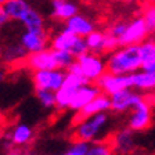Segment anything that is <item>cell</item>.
<instances>
[{"label": "cell", "mask_w": 155, "mask_h": 155, "mask_svg": "<svg viewBox=\"0 0 155 155\" xmlns=\"http://www.w3.org/2000/svg\"><path fill=\"white\" fill-rule=\"evenodd\" d=\"M107 71L115 75H126L141 69L139 45L137 46H120L115 51L105 57Z\"/></svg>", "instance_id": "1"}, {"label": "cell", "mask_w": 155, "mask_h": 155, "mask_svg": "<svg viewBox=\"0 0 155 155\" xmlns=\"http://www.w3.org/2000/svg\"><path fill=\"white\" fill-rule=\"evenodd\" d=\"M108 123H110L108 112H100L93 116H89V118L74 125L72 140L74 141H84L89 144L97 141V140H103L101 134L104 133Z\"/></svg>", "instance_id": "2"}, {"label": "cell", "mask_w": 155, "mask_h": 155, "mask_svg": "<svg viewBox=\"0 0 155 155\" xmlns=\"http://www.w3.org/2000/svg\"><path fill=\"white\" fill-rule=\"evenodd\" d=\"M155 105V93L144 94L133 107L127 116V127L133 132H145L152 126V108Z\"/></svg>", "instance_id": "3"}, {"label": "cell", "mask_w": 155, "mask_h": 155, "mask_svg": "<svg viewBox=\"0 0 155 155\" xmlns=\"http://www.w3.org/2000/svg\"><path fill=\"white\" fill-rule=\"evenodd\" d=\"M50 48L53 50H65L69 51L75 58L83 55L89 51L86 43V38H81L74 33L68 32L61 28V31L55 32L50 38Z\"/></svg>", "instance_id": "4"}, {"label": "cell", "mask_w": 155, "mask_h": 155, "mask_svg": "<svg viewBox=\"0 0 155 155\" xmlns=\"http://www.w3.org/2000/svg\"><path fill=\"white\" fill-rule=\"evenodd\" d=\"M86 83H89V82L82 75L67 71L64 83L60 87V90L55 91V108L54 110L60 111V112L69 110V105H71V101L74 98L75 93L78 91L79 87Z\"/></svg>", "instance_id": "5"}, {"label": "cell", "mask_w": 155, "mask_h": 155, "mask_svg": "<svg viewBox=\"0 0 155 155\" xmlns=\"http://www.w3.org/2000/svg\"><path fill=\"white\" fill-rule=\"evenodd\" d=\"M76 61L81 67L83 78L89 83H96L97 79L107 72V64L104 55L87 51L83 55L78 57Z\"/></svg>", "instance_id": "6"}, {"label": "cell", "mask_w": 155, "mask_h": 155, "mask_svg": "<svg viewBox=\"0 0 155 155\" xmlns=\"http://www.w3.org/2000/svg\"><path fill=\"white\" fill-rule=\"evenodd\" d=\"M67 71L55 68V69H43V71H35L31 75L32 83L35 90H51L57 91L62 86L65 81Z\"/></svg>", "instance_id": "7"}, {"label": "cell", "mask_w": 155, "mask_h": 155, "mask_svg": "<svg viewBox=\"0 0 155 155\" xmlns=\"http://www.w3.org/2000/svg\"><path fill=\"white\" fill-rule=\"evenodd\" d=\"M136 132H133L130 127H120L115 133L108 137V143L111 144L115 155H132L137 148L136 143Z\"/></svg>", "instance_id": "8"}, {"label": "cell", "mask_w": 155, "mask_h": 155, "mask_svg": "<svg viewBox=\"0 0 155 155\" xmlns=\"http://www.w3.org/2000/svg\"><path fill=\"white\" fill-rule=\"evenodd\" d=\"M150 33L147 25L144 22L143 15H137L127 21V26H126L123 35L119 38V45L120 46H137L143 43L145 39H148Z\"/></svg>", "instance_id": "9"}, {"label": "cell", "mask_w": 155, "mask_h": 155, "mask_svg": "<svg viewBox=\"0 0 155 155\" xmlns=\"http://www.w3.org/2000/svg\"><path fill=\"white\" fill-rule=\"evenodd\" d=\"M96 84L100 87L101 93H105L108 96L118 93V91L132 89V76L130 74L126 75H115L107 71L97 79Z\"/></svg>", "instance_id": "10"}, {"label": "cell", "mask_w": 155, "mask_h": 155, "mask_svg": "<svg viewBox=\"0 0 155 155\" xmlns=\"http://www.w3.org/2000/svg\"><path fill=\"white\" fill-rule=\"evenodd\" d=\"M50 38L48 31H25L19 35L18 42L22 45V47L26 50V53H36L40 50L50 47Z\"/></svg>", "instance_id": "11"}, {"label": "cell", "mask_w": 155, "mask_h": 155, "mask_svg": "<svg viewBox=\"0 0 155 155\" xmlns=\"http://www.w3.org/2000/svg\"><path fill=\"white\" fill-rule=\"evenodd\" d=\"M24 64L32 72L43 71V69H55L57 61H55L54 50L48 47L36 53H29L24 60Z\"/></svg>", "instance_id": "12"}, {"label": "cell", "mask_w": 155, "mask_h": 155, "mask_svg": "<svg viewBox=\"0 0 155 155\" xmlns=\"http://www.w3.org/2000/svg\"><path fill=\"white\" fill-rule=\"evenodd\" d=\"M111 97V111L115 114H126L132 110L136 104L141 100L144 94L139 91H133L132 89L118 91Z\"/></svg>", "instance_id": "13"}, {"label": "cell", "mask_w": 155, "mask_h": 155, "mask_svg": "<svg viewBox=\"0 0 155 155\" xmlns=\"http://www.w3.org/2000/svg\"><path fill=\"white\" fill-rule=\"evenodd\" d=\"M108 111H111V97L105 93H100L97 97H94L87 105H84L81 111L75 112L74 125L89 118V116H93L100 112H108Z\"/></svg>", "instance_id": "14"}, {"label": "cell", "mask_w": 155, "mask_h": 155, "mask_svg": "<svg viewBox=\"0 0 155 155\" xmlns=\"http://www.w3.org/2000/svg\"><path fill=\"white\" fill-rule=\"evenodd\" d=\"M62 29L68 31V32L74 33L76 36L81 38H86L89 36L91 32H94L97 29V25L90 17L84 15V14H76L72 18H69L68 21H65L62 24Z\"/></svg>", "instance_id": "15"}, {"label": "cell", "mask_w": 155, "mask_h": 155, "mask_svg": "<svg viewBox=\"0 0 155 155\" xmlns=\"http://www.w3.org/2000/svg\"><path fill=\"white\" fill-rule=\"evenodd\" d=\"M50 17L54 21L64 24L74 15L79 14V3L75 0H51L50 2Z\"/></svg>", "instance_id": "16"}, {"label": "cell", "mask_w": 155, "mask_h": 155, "mask_svg": "<svg viewBox=\"0 0 155 155\" xmlns=\"http://www.w3.org/2000/svg\"><path fill=\"white\" fill-rule=\"evenodd\" d=\"M100 93H101L100 87L97 86L96 83H86L83 86H81L78 89L76 93H75L74 98H72L71 105H69V111H74V112L81 111L84 105H87L94 97H97Z\"/></svg>", "instance_id": "17"}, {"label": "cell", "mask_w": 155, "mask_h": 155, "mask_svg": "<svg viewBox=\"0 0 155 155\" xmlns=\"http://www.w3.org/2000/svg\"><path fill=\"white\" fill-rule=\"evenodd\" d=\"M35 137V132L29 125L26 123H17L11 127V130L7 134V140H8L10 145L13 144L15 147H24L28 145L29 143Z\"/></svg>", "instance_id": "18"}, {"label": "cell", "mask_w": 155, "mask_h": 155, "mask_svg": "<svg viewBox=\"0 0 155 155\" xmlns=\"http://www.w3.org/2000/svg\"><path fill=\"white\" fill-rule=\"evenodd\" d=\"M26 55L28 53L19 42L2 46L0 48V61L6 65H15L18 62H24Z\"/></svg>", "instance_id": "19"}, {"label": "cell", "mask_w": 155, "mask_h": 155, "mask_svg": "<svg viewBox=\"0 0 155 155\" xmlns=\"http://www.w3.org/2000/svg\"><path fill=\"white\" fill-rule=\"evenodd\" d=\"M130 76H132V89L147 91V93L155 91V72L139 69L130 74Z\"/></svg>", "instance_id": "20"}, {"label": "cell", "mask_w": 155, "mask_h": 155, "mask_svg": "<svg viewBox=\"0 0 155 155\" xmlns=\"http://www.w3.org/2000/svg\"><path fill=\"white\" fill-rule=\"evenodd\" d=\"M3 6L6 8L7 14H8L10 19L11 21H18V22L25 17V14L32 7L28 0H8Z\"/></svg>", "instance_id": "21"}, {"label": "cell", "mask_w": 155, "mask_h": 155, "mask_svg": "<svg viewBox=\"0 0 155 155\" xmlns=\"http://www.w3.org/2000/svg\"><path fill=\"white\" fill-rule=\"evenodd\" d=\"M19 22L22 24L25 31H45V29H47L46 28L45 17L33 7L29 8V11L25 14V17Z\"/></svg>", "instance_id": "22"}, {"label": "cell", "mask_w": 155, "mask_h": 155, "mask_svg": "<svg viewBox=\"0 0 155 155\" xmlns=\"http://www.w3.org/2000/svg\"><path fill=\"white\" fill-rule=\"evenodd\" d=\"M104 38H105V31H100V29H96L89 36H86L89 51L94 54L105 55L104 54Z\"/></svg>", "instance_id": "23"}, {"label": "cell", "mask_w": 155, "mask_h": 155, "mask_svg": "<svg viewBox=\"0 0 155 155\" xmlns=\"http://www.w3.org/2000/svg\"><path fill=\"white\" fill-rule=\"evenodd\" d=\"M87 155H115L111 144L108 143L107 139L97 140L94 143H90Z\"/></svg>", "instance_id": "24"}, {"label": "cell", "mask_w": 155, "mask_h": 155, "mask_svg": "<svg viewBox=\"0 0 155 155\" xmlns=\"http://www.w3.org/2000/svg\"><path fill=\"white\" fill-rule=\"evenodd\" d=\"M35 97L45 110H54L55 108V91L35 90Z\"/></svg>", "instance_id": "25"}, {"label": "cell", "mask_w": 155, "mask_h": 155, "mask_svg": "<svg viewBox=\"0 0 155 155\" xmlns=\"http://www.w3.org/2000/svg\"><path fill=\"white\" fill-rule=\"evenodd\" d=\"M54 55H55V61H57V68L64 69V71H67L76 60L71 53L65 51V50H54Z\"/></svg>", "instance_id": "26"}, {"label": "cell", "mask_w": 155, "mask_h": 155, "mask_svg": "<svg viewBox=\"0 0 155 155\" xmlns=\"http://www.w3.org/2000/svg\"><path fill=\"white\" fill-rule=\"evenodd\" d=\"M143 18L147 25L150 35H155V4H144L143 8Z\"/></svg>", "instance_id": "27"}, {"label": "cell", "mask_w": 155, "mask_h": 155, "mask_svg": "<svg viewBox=\"0 0 155 155\" xmlns=\"http://www.w3.org/2000/svg\"><path fill=\"white\" fill-rule=\"evenodd\" d=\"M90 144L84 141H72V144L60 155H87Z\"/></svg>", "instance_id": "28"}, {"label": "cell", "mask_w": 155, "mask_h": 155, "mask_svg": "<svg viewBox=\"0 0 155 155\" xmlns=\"http://www.w3.org/2000/svg\"><path fill=\"white\" fill-rule=\"evenodd\" d=\"M126 26H127V21H125V19H118V21L112 22L108 28L105 29V32L108 33V35L114 36V38L119 39L120 36L123 35V32H125Z\"/></svg>", "instance_id": "29"}, {"label": "cell", "mask_w": 155, "mask_h": 155, "mask_svg": "<svg viewBox=\"0 0 155 155\" xmlns=\"http://www.w3.org/2000/svg\"><path fill=\"white\" fill-rule=\"evenodd\" d=\"M119 39L118 38H114V36L108 35L105 32V38H104V54H110V53L115 51L116 48H119Z\"/></svg>", "instance_id": "30"}, {"label": "cell", "mask_w": 155, "mask_h": 155, "mask_svg": "<svg viewBox=\"0 0 155 155\" xmlns=\"http://www.w3.org/2000/svg\"><path fill=\"white\" fill-rule=\"evenodd\" d=\"M141 69L148 72H155V54L141 61Z\"/></svg>", "instance_id": "31"}, {"label": "cell", "mask_w": 155, "mask_h": 155, "mask_svg": "<svg viewBox=\"0 0 155 155\" xmlns=\"http://www.w3.org/2000/svg\"><path fill=\"white\" fill-rule=\"evenodd\" d=\"M10 17H8V14H7V11H6V8H4V6L3 4H0V29H3L4 26H7L10 24Z\"/></svg>", "instance_id": "32"}, {"label": "cell", "mask_w": 155, "mask_h": 155, "mask_svg": "<svg viewBox=\"0 0 155 155\" xmlns=\"http://www.w3.org/2000/svg\"><path fill=\"white\" fill-rule=\"evenodd\" d=\"M6 122H7L6 115H4L3 111H0V132L3 130V127H4V125H6Z\"/></svg>", "instance_id": "33"}, {"label": "cell", "mask_w": 155, "mask_h": 155, "mask_svg": "<svg viewBox=\"0 0 155 155\" xmlns=\"http://www.w3.org/2000/svg\"><path fill=\"white\" fill-rule=\"evenodd\" d=\"M4 155H25V154H24L21 150H10V151Z\"/></svg>", "instance_id": "34"}, {"label": "cell", "mask_w": 155, "mask_h": 155, "mask_svg": "<svg viewBox=\"0 0 155 155\" xmlns=\"http://www.w3.org/2000/svg\"><path fill=\"white\" fill-rule=\"evenodd\" d=\"M4 79H6V71H4L3 68L0 67V84L4 82Z\"/></svg>", "instance_id": "35"}, {"label": "cell", "mask_w": 155, "mask_h": 155, "mask_svg": "<svg viewBox=\"0 0 155 155\" xmlns=\"http://www.w3.org/2000/svg\"><path fill=\"white\" fill-rule=\"evenodd\" d=\"M144 4H155V0H143Z\"/></svg>", "instance_id": "36"}, {"label": "cell", "mask_w": 155, "mask_h": 155, "mask_svg": "<svg viewBox=\"0 0 155 155\" xmlns=\"http://www.w3.org/2000/svg\"><path fill=\"white\" fill-rule=\"evenodd\" d=\"M112 2H123V3H129V2H133V0H112Z\"/></svg>", "instance_id": "37"}, {"label": "cell", "mask_w": 155, "mask_h": 155, "mask_svg": "<svg viewBox=\"0 0 155 155\" xmlns=\"http://www.w3.org/2000/svg\"><path fill=\"white\" fill-rule=\"evenodd\" d=\"M6 2H8V0H0V4H4Z\"/></svg>", "instance_id": "38"}, {"label": "cell", "mask_w": 155, "mask_h": 155, "mask_svg": "<svg viewBox=\"0 0 155 155\" xmlns=\"http://www.w3.org/2000/svg\"><path fill=\"white\" fill-rule=\"evenodd\" d=\"M0 48H2V45H0Z\"/></svg>", "instance_id": "39"}]
</instances>
